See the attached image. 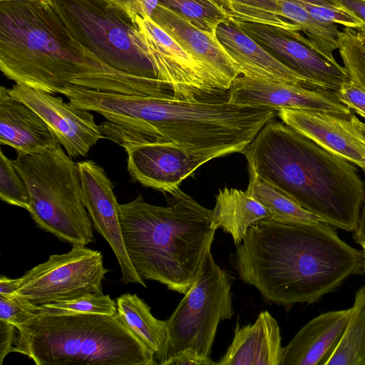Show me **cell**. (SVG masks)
Listing matches in <instances>:
<instances>
[{"instance_id": "1", "label": "cell", "mask_w": 365, "mask_h": 365, "mask_svg": "<svg viewBox=\"0 0 365 365\" xmlns=\"http://www.w3.org/2000/svg\"><path fill=\"white\" fill-rule=\"evenodd\" d=\"M0 69L16 83L48 93L73 85L103 92L175 98L158 80L118 70L81 43L51 4L0 2Z\"/></svg>"}, {"instance_id": "2", "label": "cell", "mask_w": 365, "mask_h": 365, "mask_svg": "<svg viewBox=\"0 0 365 365\" xmlns=\"http://www.w3.org/2000/svg\"><path fill=\"white\" fill-rule=\"evenodd\" d=\"M232 264L242 282L267 302L290 308L312 304L364 272V255L334 227L262 220L236 245Z\"/></svg>"}, {"instance_id": "3", "label": "cell", "mask_w": 365, "mask_h": 365, "mask_svg": "<svg viewBox=\"0 0 365 365\" xmlns=\"http://www.w3.org/2000/svg\"><path fill=\"white\" fill-rule=\"evenodd\" d=\"M241 153L249 173L278 188L321 221L355 231L365 185L349 161L274 118Z\"/></svg>"}, {"instance_id": "4", "label": "cell", "mask_w": 365, "mask_h": 365, "mask_svg": "<svg viewBox=\"0 0 365 365\" xmlns=\"http://www.w3.org/2000/svg\"><path fill=\"white\" fill-rule=\"evenodd\" d=\"M277 111L235 104L228 96L186 101L113 93L105 103L126 143H173L213 159L241 153Z\"/></svg>"}, {"instance_id": "5", "label": "cell", "mask_w": 365, "mask_h": 365, "mask_svg": "<svg viewBox=\"0 0 365 365\" xmlns=\"http://www.w3.org/2000/svg\"><path fill=\"white\" fill-rule=\"evenodd\" d=\"M170 195L167 206L148 203L140 195L119 204L120 223L138 275L185 294L200 271L216 230L211 227V210L179 187Z\"/></svg>"}, {"instance_id": "6", "label": "cell", "mask_w": 365, "mask_h": 365, "mask_svg": "<svg viewBox=\"0 0 365 365\" xmlns=\"http://www.w3.org/2000/svg\"><path fill=\"white\" fill-rule=\"evenodd\" d=\"M17 329L12 352L37 365H153L155 353L118 312L39 313Z\"/></svg>"}, {"instance_id": "7", "label": "cell", "mask_w": 365, "mask_h": 365, "mask_svg": "<svg viewBox=\"0 0 365 365\" xmlns=\"http://www.w3.org/2000/svg\"><path fill=\"white\" fill-rule=\"evenodd\" d=\"M61 145L43 153L17 155L15 165L28 188L36 227L76 247L94 242L77 163Z\"/></svg>"}, {"instance_id": "8", "label": "cell", "mask_w": 365, "mask_h": 365, "mask_svg": "<svg viewBox=\"0 0 365 365\" xmlns=\"http://www.w3.org/2000/svg\"><path fill=\"white\" fill-rule=\"evenodd\" d=\"M53 6L69 31L105 63L158 79L134 16L113 1L53 0Z\"/></svg>"}, {"instance_id": "9", "label": "cell", "mask_w": 365, "mask_h": 365, "mask_svg": "<svg viewBox=\"0 0 365 365\" xmlns=\"http://www.w3.org/2000/svg\"><path fill=\"white\" fill-rule=\"evenodd\" d=\"M231 287L232 277L209 250L195 281L165 320L167 341L158 364L186 349L210 358L220 322L234 315Z\"/></svg>"}, {"instance_id": "10", "label": "cell", "mask_w": 365, "mask_h": 365, "mask_svg": "<svg viewBox=\"0 0 365 365\" xmlns=\"http://www.w3.org/2000/svg\"><path fill=\"white\" fill-rule=\"evenodd\" d=\"M108 272L101 252L73 247L67 253L50 255L47 261L17 278L13 294L41 305L90 293L101 294Z\"/></svg>"}, {"instance_id": "11", "label": "cell", "mask_w": 365, "mask_h": 365, "mask_svg": "<svg viewBox=\"0 0 365 365\" xmlns=\"http://www.w3.org/2000/svg\"><path fill=\"white\" fill-rule=\"evenodd\" d=\"M236 21L248 36L303 78L333 91L350 80L344 67L334 57L321 51L299 31L259 23Z\"/></svg>"}, {"instance_id": "12", "label": "cell", "mask_w": 365, "mask_h": 365, "mask_svg": "<svg viewBox=\"0 0 365 365\" xmlns=\"http://www.w3.org/2000/svg\"><path fill=\"white\" fill-rule=\"evenodd\" d=\"M9 90L14 98L27 104L44 120L71 158L86 156L91 148L104 138L89 110L24 84L16 83Z\"/></svg>"}, {"instance_id": "13", "label": "cell", "mask_w": 365, "mask_h": 365, "mask_svg": "<svg viewBox=\"0 0 365 365\" xmlns=\"http://www.w3.org/2000/svg\"><path fill=\"white\" fill-rule=\"evenodd\" d=\"M84 205L95 230L110 246L121 271L124 284L147 287L135 270L126 251L119 218V204L113 185L102 167L93 160L77 163Z\"/></svg>"}, {"instance_id": "14", "label": "cell", "mask_w": 365, "mask_h": 365, "mask_svg": "<svg viewBox=\"0 0 365 365\" xmlns=\"http://www.w3.org/2000/svg\"><path fill=\"white\" fill-rule=\"evenodd\" d=\"M232 103L277 109L323 111L349 119L351 110L329 90H313L287 83L239 76L227 91Z\"/></svg>"}, {"instance_id": "15", "label": "cell", "mask_w": 365, "mask_h": 365, "mask_svg": "<svg viewBox=\"0 0 365 365\" xmlns=\"http://www.w3.org/2000/svg\"><path fill=\"white\" fill-rule=\"evenodd\" d=\"M124 149L133 180L169 194L199 167L213 159L173 143L130 145Z\"/></svg>"}, {"instance_id": "16", "label": "cell", "mask_w": 365, "mask_h": 365, "mask_svg": "<svg viewBox=\"0 0 365 365\" xmlns=\"http://www.w3.org/2000/svg\"><path fill=\"white\" fill-rule=\"evenodd\" d=\"M150 17L192 56L223 91H227L241 74L216 34L197 29L159 3Z\"/></svg>"}, {"instance_id": "17", "label": "cell", "mask_w": 365, "mask_h": 365, "mask_svg": "<svg viewBox=\"0 0 365 365\" xmlns=\"http://www.w3.org/2000/svg\"><path fill=\"white\" fill-rule=\"evenodd\" d=\"M277 115L323 148L365 169V139L350 119L323 111L289 108L278 110Z\"/></svg>"}, {"instance_id": "18", "label": "cell", "mask_w": 365, "mask_h": 365, "mask_svg": "<svg viewBox=\"0 0 365 365\" xmlns=\"http://www.w3.org/2000/svg\"><path fill=\"white\" fill-rule=\"evenodd\" d=\"M216 36L244 76L313 90H328L286 67L248 36L232 19L229 18L219 25Z\"/></svg>"}, {"instance_id": "19", "label": "cell", "mask_w": 365, "mask_h": 365, "mask_svg": "<svg viewBox=\"0 0 365 365\" xmlns=\"http://www.w3.org/2000/svg\"><path fill=\"white\" fill-rule=\"evenodd\" d=\"M0 143L17 155L43 153L60 144L44 120L4 86L0 88Z\"/></svg>"}, {"instance_id": "20", "label": "cell", "mask_w": 365, "mask_h": 365, "mask_svg": "<svg viewBox=\"0 0 365 365\" xmlns=\"http://www.w3.org/2000/svg\"><path fill=\"white\" fill-rule=\"evenodd\" d=\"M351 308L321 314L284 347L281 365H327L346 329Z\"/></svg>"}, {"instance_id": "21", "label": "cell", "mask_w": 365, "mask_h": 365, "mask_svg": "<svg viewBox=\"0 0 365 365\" xmlns=\"http://www.w3.org/2000/svg\"><path fill=\"white\" fill-rule=\"evenodd\" d=\"M284 347L277 321L267 310L252 324H236L233 339L217 365H281Z\"/></svg>"}, {"instance_id": "22", "label": "cell", "mask_w": 365, "mask_h": 365, "mask_svg": "<svg viewBox=\"0 0 365 365\" xmlns=\"http://www.w3.org/2000/svg\"><path fill=\"white\" fill-rule=\"evenodd\" d=\"M268 218L270 212L247 190L224 187L215 196L211 227L230 234L237 245L252 225Z\"/></svg>"}, {"instance_id": "23", "label": "cell", "mask_w": 365, "mask_h": 365, "mask_svg": "<svg viewBox=\"0 0 365 365\" xmlns=\"http://www.w3.org/2000/svg\"><path fill=\"white\" fill-rule=\"evenodd\" d=\"M117 312L130 331L155 353L156 364L167 341L166 321L156 319L137 294L125 293L116 299Z\"/></svg>"}, {"instance_id": "24", "label": "cell", "mask_w": 365, "mask_h": 365, "mask_svg": "<svg viewBox=\"0 0 365 365\" xmlns=\"http://www.w3.org/2000/svg\"><path fill=\"white\" fill-rule=\"evenodd\" d=\"M249 173L250 180L246 190L270 212L272 218L301 224H315L321 221L272 184L252 173Z\"/></svg>"}, {"instance_id": "25", "label": "cell", "mask_w": 365, "mask_h": 365, "mask_svg": "<svg viewBox=\"0 0 365 365\" xmlns=\"http://www.w3.org/2000/svg\"><path fill=\"white\" fill-rule=\"evenodd\" d=\"M327 365H365V285L355 294L346 329Z\"/></svg>"}, {"instance_id": "26", "label": "cell", "mask_w": 365, "mask_h": 365, "mask_svg": "<svg viewBox=\"0 0 365 365\" xmlns=\"http://www.w3.org/2000/svg\"><path fill=\"white\" fill-rule=\"evenodd\" d=\"M159 4L181 15L197 29L216 34L219 25L228 18L210 0H160Z\"/></svg>"}, {"instance_id": "27", "label": "cell", "mask_w": 365, "mask_h": 365, "mask_svg": "<svg viewBox=\"0 0 365 365\" xmlns=\"http://www.w3.org/2000/svg\"><path fill=\"white\" fill-rule=\"evenodd\" d=\"M339 53L349 78L365 91V26L345 27L340 33Z\"/></svg>"}, {"instance_id": "28", "label": "cell", "mask_w": 365, "mask_h": 365, "mask_svg": "<svg viewBox=\"0 0 365 365\" xmlns=\"http://www.w3.org/2000/svg\"><path fill=\"white\" fill-rule=\"evenodd\" d=\"M40 313L54 314H93L113 316L117 313L116 302L103 293H90L70 300L40 305Z\"/></svg>"}, {"instance_id": "29", "label": "cell", "mask_w": 365, "mask_h": 365, "mask_svg": "<svg viewBox=\"0 0 365 365\" xmlns=\"http://www.w3.org/2000/svg\"><path fill=\"white\" fill-rule=\"evenodd\" d=\"M0 198L2 201L30 211V195L14 160L0 150Z\"/></svg>"}, {"instance_id": "30", "label": "cell", "mask_w": 365, "mask_h": 365, "mask_svg": "<svg viewBox=\"0 0 365 365\" xmlns=\"http://www.w3.org/2000/svg\"><path fill=\"white\" fill-rule=\"evenodd\" d=\"M41 310L40 305L21 296L0 294V320L12 324L16 328L29 322Z\"/></svg>"}, {"instance_id": "31", "label": "cell", "mask_w": 365, "mask_h": 365, "mask_svg": "<svg viewBox=\"0 0 365 365\" xmlns=\"http://www.w3.org/2000/svg\"><path fill=\"white\" fill-rule=\"evenodd\" d=\"M302 6L314 17L333 24H338L345 27L359 29L364 27V24L349 11L339 6H329L313 4L299 1Z\"/></svg>"}, {"instance_id": "32", "label": "cell", "mask_w": 365, "mask_h": 365, "mask_svg": "<svg viewBox=\"0 0 365 365\" xmlns=\"http://www.w3.org/2000/svg\"><path fill=\"white\" fill-rule=\"evenodd\" d=\"M334 92L342 103L365 118V91L362 88L349 80Z\"/></svg>"}, {"instance_id": "33", "label": "cell", "mask_w": 365, "mask_h": 365, "mask_svg": "<svg viewBox=\"0 0 365 365\" xmlns=\"http://www.w3.org/2000/svg\"><path fill=\"white\" fill-rule=\"evenodd\" d=\"M121 6L131 17L151 16L160 0H112Z\"/></svg>"}, {"instance_id": "34", "label": "cell", "mask_w": 365, "mask_h": 365, "mask_svg": "<svg viewBox=\"0 0 365 365\" xmlns=\"http://www.w3.org/2000/svg\"><path fill=\"white\" fill-rule=\"evenodd\" d=\"M16 327L7 322L0 320V364L11 352L16 337Z\"/></svg>"}, {"instance_id": "35", "label": "cell", "mask_w": 365, "mask_h": 365, "mask_svg": "<svg viewBox=\"0 0 365 365\" xmlns=\"http://www.w3.org/2000/svg\"><path fill=\"white\" fill-rule=\"evenodd\" d=\"M210 358H203L192 349L182 351L167 360L164 365H214Z\"/></svg>"}, {"instance_id": "36", "label": "cell", "mask_w": 365, "mask_h": 365, "mask_svg": "<svg viewBox=\"0 0 365 365\" xmlns=\"http://www.w3.org/2000/svg\"><path fill=\"white\" fill-rule=\"evenodd\" d=\"M339 7H341L362 22L365 26V0H333Z\"/></svg>"}, {"instance_id": "37", "label": "cell", "mask_w": 365, "mask_h": 365, "mask_svg": "<svg viewBox=\"0 0 365 365\" xmlns=\"http://www.w3.org/2000/svg\"><path fill=\"white\" fill-rule=\"evenodd\" d=\"M365 174V169H363ZM354 240L358 244L365 242V190L357 227L354 232Z\"/></svg>"}, {"instance_id": "38", "label": "cell", "mask_w": 365, "mask_h": 365, "mask_svg": "<svg viewBox=\"0 0 365 365\" xmlns=\"http://www.w3.org/2000/svg\"><path fill=\"white\" fill-rule=\"evenodd\" d=\"M16 289V279H10L6 276L1 275L0 277V294L11 295Z\"/></svg>"}, {"instance_id": "39", "label": "cell", "mask_w": 365, "mask_h": 365, "mask_svg": "<svg viewBox=\"0 0 365 365\" xmlns=\"http://www.w3.org/2000/svg\"><path fill=\"white\" fill-rule=\"evenodd\" d=\"M349 119L354 129L365 139V123L361 121L354 113Z\"/></svg>"}, {"instance_id": "40", "label": "cell", "mask_w": 365, "mask_h": 365, "mask_svg": "<svg viewBox=\"0 0 365 365\" xmlns=\"http://www.w3.org/2000/svg\"><path fill=\"white\" fill-rule=\"evenodd\" d=\"M304 2H307L313 4L329 6H338L333 0H298Z\"/></svg>"}, {"instance_id": "41", "label": "cell", "mask_w": 365, "mask_h": 365, "mask_svg": "<svg viewBox=\"0 0 365 365\" xmlns=\"http://www.w3.org/2000/svg\"><path fill=\"white\" fill-rule=\"evenodd\" d=\"M3 1H26V2L40 3V4H53V0H0V2H3Z\"/></svg>"}, {"instance_id": "42", "label": "cell", "mask_w": 365, "mask_h": 365, "mask_svg": "<svg viewBox=\"0 0 365 365\" xmlns=\"http://www.w3.org/2000/svg\"><path fill=\"white\" fill-rule=\"evenodd\" d=\"M360 245L362 247V250L364 255V272H365V242L360 244Z\"/></svg>"}]
</instances>
